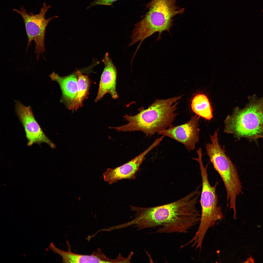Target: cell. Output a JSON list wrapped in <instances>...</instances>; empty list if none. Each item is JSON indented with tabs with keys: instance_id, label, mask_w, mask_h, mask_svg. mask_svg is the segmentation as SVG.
<instances>
[{
	"instance_id": "cell-1",
	"label": "cell",
	"mask_w": 263,
	"mask_h": 263,
	"mask_svg": "<svg viewBox=\"0 0 263 263\" xmlns=\"http://www.w3.org/2000/svg\"><path fill=\"white\" fill-rule=\"evenodd\" d=\"M200 187L174 202L163 205L150 207L131 206L135 212L134 218L122 224L125 228L134 225L138 230L158 227L154 233H186L194 226L199 223L201 215L196 208L201 195Z\"/></svg>"
},
{
	"instance_id": "cell-2",
	"label": "cell",
	"mask_w": 263,
	"mask_h": 263,
	"mask_svg": "<svg viewBox=\"0 0 263 263\" xmlns=\"http://www.w3.org/2000/svg\"><path fill=\"white\" fill-rule=\"evenodd\" d=\"M181 96L167 99H157L147 109H142L134 116H123L127 124L113 128L118 132L140 131L147 136L165 130L172 125L177 114V101Z\"/></svg>"
},
{
	"instance_id": "cell-3",
	"label": "cell",
	"mask_w": 263,
	"mask_h": 263,
	"mask_svg": "<svg viewBox=\"0 0 263 263\" xmlns=\"http://www.w3.org/2000/svg\"><path fill=\"white\" fill-rule=\"evenodd\" d=\"M177 0H151L147 4L148 11L142 19L135 25L129 46L140 41L139 47L144 39L155 32L159 33L160 38L163 31L169 32L173 24V18L185 11V8L176 5Z\"/></svg>"
},
{
	"instance_id": "cell-4",
	"label": "cell",
	"mask_w": 263,
	"mask_h": 263,
	"mask_svg": "<svg viewBox=\"0 0 263 263\" xmlns=\"http://www.w3.org/2000/svg\"><path fill=\"white\" fill-rule=\"evenodd\" d=\"M249 102L243 109H234L232 114L224 120V132L238 139H254L263 137V96L249 97Z\"/></svg>"
},
{
	"instance_id": "cell-5",
	"label": "cell",
	"mask_w": 263,
	"mask_h": 263,
	"mask_svg": "<svg viewBox=\"0 0 263 263\" xmlns=\"http://www.w3.org/2000/svg\"><path fill=\"white\" fill-rule=\"evenodd\" d=\"M218 134L210 135L211 142L206 144L207 154L210 162L220 176L224 184L227 193V205L229 208L236 210L237 196L242 193V187L237 169L230 158L219 143Z\"/></svg>"
},
{
	"instance_id": "cell-6",
	"label": "cell",
	"mask_w": 263,
	"mask_h": 263,
	"mask_svg": "<svg viewBox=\"0 0 263 263\" xmlns=\"http://www.w3.org/2000/svg\"><path fill=\"white\" fill-rule=\"evenodd\" d=\"M195 160L199 165L202 187L200 199L201 208L200 220L198 230L193 237L197 241L201 243L203 242L209 228L214 226L217 221L222 219L223 216L221 208L218 205V199L216 193L219 182L216 181L214 185L211 186L207 171L208 164L204 166L201 156L196 158Z\"/></svg>"
},
{
	"instance_id": "cell-7",
	"label": "cell",
	"mask_w": 263,
	"mask_h": 263,
	"mask_svg": "<svg viewBox=\"0 0 263 263\" xmlns=\"http://www.w3.org/2000/svg\"><path fill=\"white\" fill-rule=\"evenodd\" d=\"M51 7L50 5L47 6L44 2L39 12L36 14L32 12L28 13L23 6L21 8L20 10L13 9V11L21 16L24 22L28 39L27 50L32 41L35 43V52L37 60L39 59L40 54L43 55V52L45 51L44 40L47 26L51 20L58 17L55 16L47 19L45 18V14Z\"/></svg>"
},
{
	"instance_id": "cell-8",
	"label": "cell",
	"mask_w": 263,
	"mask_h": 263,
	"mask_svg": "<svg viewBox=\"0 0 263 263\" xmlns=\"http://www.w3.org/2000/svg\"><path fill=\"white\" fill-rule=\"evenodd\" d=\"M15 101L16 112L24 129L28 146L45 143L55 148V145L46 135L36 120L31 107L24 106L18 101Z\"/></svg>"
},
{
	"instance_id": "cell-9",
	"label": "cell",
	"mask_w": 263,
	"mask_h": 263,
	"mask_svg": "<svg viewBox=\"0 0 263 263\" xmlns=\"http://www.w3.org/2000/svg\"><path fill=\"white\" fill-rule=\"evenodd\" d=\"M199 117L193 116L188 121L177 126L171 125L158 132V134L167 136L183 144L189 151L194 150L199 139V129L198 122Z\"/></svg>"
},
{
	"instance_id": "cell-10",
	"label": "cell",
	"mask_w": 263,
	"mask_h": 263,
	"mask_svg": "<svg viewBox=\"0 0 263 263\" xmlns=\"http://www.w3.org/2000/svg\"><path fill=\"white\" fill-rule=\"evenodd\" d=\"M161 141L160 138H157L146 150L131 160L120 166L107 169L103 174L104 180L111 184L122 179H136V173L140 170L145 155Z\"/></svg>"
},
{
	"instance_id": "cell-11",
	"label": "cell",
	"mask_w": 263,
	"mask_h": 263,
	"mask_svg": "<svg viewBox=\"0 0 263 263\" xmlns=\"http://www.w3.org/2000/svg\"><path fill=\"white\" fill-rule=\"evenodd\" d=\"M102 61L104 67L101 76L95 102L100 100L107 93L109 94L114 99L118 97L116 91L117 70L108 52L105 53Z\"/></svg>"
},
{
	"instance_id": "cell-12",
	"label": "cell",
	"mask_w": 263,
	"mask_h": 263,
	"mask_svg": "<svg viewBox=\"0 0 263 263\" xmlns=\"http://www.w3.org/2000/svg\"><path fill=\"white\" fill-rule=\"evenodd\" d=\"M49 77L52 80L57 82L60 85L62 94L61 101L68 108L74 100L77 92L76 71L64 76H60L53 72Z\"/></svg>"
},
{
	"instance_id": "cell-13",
	"label": "cell",
	"mask_w": 263,
	"mask_h": 263,
	"mask_svg": "<svg viewBox=\"0 0 263 263\" xmlns=\"http://www.w3.org/2000/svg\"><path fill=\"white\" fill-rule=\"evenodd\" d=\"M68 250L66 251L56 247L53 243L49 245L50 248L55 253L60 255L64 263H102L101 250L99 248L90 255L78 254L72 252L69 243L67 242Z\"/></svg>"
},
{
	"instance_id": "cell-14",
	"label": "cell",
	"mask_w": 263,
	"mask_h": 263,
	"mask_svg": "<svg viewBox=\"0 0 263 263\" xmlns=\"http://www.w3.org/2000/svg\"><path fill=\"white\" fill-rule=\"evenodd\" d=\"M77 75L78 89L74 100L68 107L69 110H76L83 105L84 100L87 99L91 81L87 75L83 74L79 70L76 71Z\"/></svg>"
},
{
	"instance_id": "cell-15",
	"label": "cell",
	"mask_w": 263,
	"mask_h": 263,
	"mask_svg": "<svg viewBox=\"0 0 263 263\" xmlns=\"http://www.w3.org/2000/svg\"><path fill=\"white\" fill-rule=\"evenodd\" d=\"M191 106L193 112L199 116L208 120L213 118L210 103L205 95L198 94L195 95L191 100Z\"/></svg>"
},
{
	"instance_id": "cell-16",
	"label": "cell",
	"mask_w": 263,
	"mask_h": 263,
	"mask_svg": "<svg viewBox=\"0 0 263 263\" xmlns=\"http://www.w3.org/2000/svg\"><path fill=\"white\" fill-rule=\"evenodd\" d=\"M117 0H94L91 3L90 5L87 8L98 5H111L113 2Z\"/></svg>"
},
{
	"instance_id": "cell-17",
	"label": "cell",
	"mask_w": 263,
	"mask_h": 263,
	"mask_svg": "<svg viewBox=\"0 0 263 263\" xmlns=\"http://www.w3.org/2000/svg\"></svg>"
}]
</instances>
